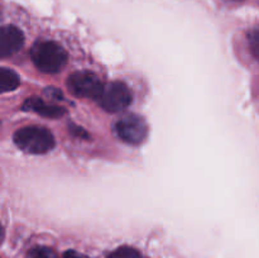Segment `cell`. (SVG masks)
Returning a JSON list of instances; mask_svg holds the SVG:
<instances>
[{"label":"cell","mask_w":259,"mask_h":258,"mask_svg":"<svg viewBox=\"0 0 259 258\" xmlns=\"http://www.w3.org/2000/svg\"><path fill=\"white\" fill-rule=\"evenodd\" d=\"M233 2H242V0H233Z\"/></svg>","instance_id":"obj_13"},{"label":"cell","mask_w":259,"mask_h":258,"mask_svg":"<svg viewBox=\"0 0 259 258\" xmlns=\"http://www.w3.org/2000/svg\"><path fill=\"white\" fill-rule=\"evenodd\" d=\"M33 63L45 73L60 72L67 63V52L65 48L53 40H40L30 50Z\"/></svg>","instance_id":"obj_1"},{"label":"cell","mask_w":259,"mask_h":258,"mask_svg":"<svg viewBox=\"0 0 259 258\" xmlns=\"http://www.w3.org/2000/svg\"><path fill=\"white\" fill-rule=\"evenodd\" d=\"M0 20H2V14H0Z\"/></svg>","instance_id":"obj_14"},{"label":"cell","mask_w":259,"mask_h":258,"mask_svg":"<svg viewBox=\"0 0 259 258\" xmlns=\"http://www.w3.org/2000/svg\"><path fill=\"white\" fill-rule=\"evenodd\" d=\"M24 45V34L15 25L0 27V58L17 53Z\"/></svg>","instance_id":"obj_6"},{"label":"cell","mask_w":259,"mask_h":258,"mask_svg":"<svg viewBox=\"0 0 259 258\" xmlns=\"http://www.w3.org/2000/svg\"><path fill=\"white\" fill-rule=\"evenodd\" d=\"M133 100L132 90L121 81H113L103 86L98 101L104 110L109 113H119L128 108Z\"/></svg>","instance_id":"obj_3"},{"label":"cell","mask_w":259,"mask_h":258,"mask_svg":"<svg viewBox=\"0 0 259 258\" xmlns=\"http://www.w3.org/2000/svg\"><path fill=\"white\" fill-rule=\"evenodd\" d=\"M19 83V75L14 70L8 67H0V94L14 91L15 89H18Z\"/></svg>","instance_id":"obj_8"},{"label":"cell","mask_w":259,"mask_h":258,"mask_svg":"<svg viewBox=\"0 0 259 258\" xmlns=\"http://www.w3.org/2000/svg\"><path fill=\"white\" fill-rule=\"evenodd\" d=\"M108 258H142L141 253L132 247H120L108 255Z\"/></svg>","instance_id":"obj_10"},{"label":"cell","mask_w":259,"mask_h":258,"mask_svg":"<svg viewBox=\"0 0 259 258\" xmlns=\"http://www.w3.org/2000/svg\"><path fill=\"white\" fill-rule=\"evenodd\" d=\"M14 143L23 152L30 154H43L52 151L56 142L53 134L47 128L29 125L15 132Z\"/></svg>","instance_id":"obj_2"},{"label":"cell","mask_w":259,"mask_h":258,"mask_svg":"<svg viewBox=\"0 0 259 258\" xmlns=\"http://www.w3.org/2000/svg\"><path fill=\"white\" fill-rule=\"evenodd\" d=\"M23 110L27 111H33V113H37L42 116H47V118H60L63 114L66 113V110L61 106L56 105H50V104L43 103L40 99L37 98H30L23 105Z\"/></svg>","instance_id":"obj_7"},{"label":"cell","mask_w":259,"mask_h":258,"mask_svg":"<svg viewBox=\"0 0 259 258\" xmlns=\"http://www.w3.org/2000/svg\"><path fill=\"white\" fill-rule=\"evenodd\" d=\"M115 133L119 138L128 144H141L148 136V125L142 116L136 114H128L119 119L114 125Z\"/></svg>","instance_id":"obj_4"},{"label":"cell","mask_w":259,"mask_h":258,"mask_svg":"<svg viewBox=\"0 0 259 258\" xmlns=\"http://www.w3.org/2000/svg\"><path fill=\"white\" fill-rule=\"evenodd\" d=\"M63 258H89V257L88 255L76 252V250H67V252H65V254H63Z\"/></svg>","instance_id":"obj_11"},{"label":"cell","mask_w":259,"mask_h":258,"mask_svg":"<svg viewBox=\"0 0 259 258\" xmlns=\"http://www.w3.org/2000/svg\"><path fill=\"white\" fill-rule=\"evenodd\" d=\"M25 258H58L57 253L52 248L45 247V245H38V247L32 248L28 252Z\"/></svg>","instance_id":"obj_9"},{"label":"cell","mask_w":259,"mask_h":258,"mask_svg":"<svg viewBox=\"0 0 259 258\" xmlns=\"http://www.w3.org/2000/svg\"><path fill=\"white\" fill-rule=\"evenodd\" d=\"M103 86L100 78L90 71L73 72L67 80V88L71 94L83 99L98 100L99 95L103 90Z\"/></svg>","instance_id":"obj_5"},{"label":"cell","mask_w":259,"mask_h":258,"mask_svg":"<svg viewBox=\"0 0 259 258\" xmlns=\"http://www.w3.org/2000/svg\"><path fill=\"white\" fill-rule=\"evenodd\" d=\"M3 239H4V229H3L2 224H0V243L3 242Z\"/></svg>","instance_id":"obj_12"}]
</instances>
